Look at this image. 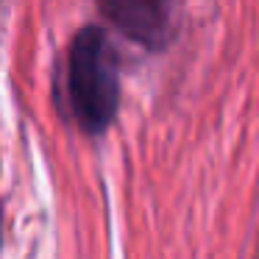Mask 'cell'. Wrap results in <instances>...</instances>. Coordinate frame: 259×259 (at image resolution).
I'll return each instance as SVG.
<instances>
[{
    "label": "cell",
    "instance_id": "obj_1",
    "mask_svg": "<svg viewBox=\"0 0 259 259\" xmlns=\"http://www.w3.org/2000/svg\"><path fill=\"white\" fill-rule=\"evenodd\" d=\"M64 98L70 117L87 134H101L117 117L120 59L98 25H84L70 42L64 56Z\"/></svg>",
    "mask_w": 259,
    "mask_h": 259
},
{
    "label": "cell",
    "instance_id": "obj_2",
    "mask_svg": "<svg viewBox=\"0 0 259 259\" xmlns=\"http://www.w3.org/2000/svg\"><path fill=\"white\" fill-rule=\"evenodd\" d=\"M112 25L128 39L151 48H164L176 31V0H101Z\"/></svg>",
    "mask_w": 259,
    "mask_h": 259
}]
</instances>
